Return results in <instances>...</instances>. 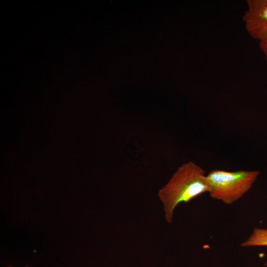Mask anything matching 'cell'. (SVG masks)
<instances>
[{"mask_svg": "<svg viewBox=\"0 0 267 267\" xmlns=\"http://www.w3.org/2000/svg\"><path fill=\"white\" fill-rule=\"evenodd\" d=\"M205 171L197 164L189 161L180 165L170 180L158 193L162 202L165 217L168 223L173 220L176 207L187 203L205 193L209 188Z\"/></svg>", "mask_w": 267, "mask_h": 267, "instance_id": "6da1fadb", "label": "cell"}, {"mask_svg": "<svg viewBox=\"0 0 267 267\" xmlns=\"http://www.w3.org/2000/svg\"><path fill=\"white\" fill-rule=\"evenodd\" d=\"M260 172L258 171H226L214 169L207 174L210 197L226 205L241 198L252 187Z\"/></svg>", "mask_w": 267, "mask_h": 267, "instance_id": "7a4b0ae2", "label": "cell"}, {"mask_svg": "<svg viewBox=\"0 0 267 267\" xmlns=\"http://www.w3.org/2000/svg\"><path fill=\"white\" fill-rule=\"evenodd\" d=\"M242 20L250 36L259 41L267 31V0H247Z\"/></svg>", "mask_w": 267, "mask_h": 267, "instance_id": "3957f363", "label": "cell"}, {"mask_svg": "<svg viewBox=\"0 0 267 267\" xmlns=\"http://www.w3.org/2000/svg\"><path fill=\"white\" fill-rule=\"evenodd\" d=\"M242 247L267 246V229L254 228L248 238L240 244Z\"/></svg>", "mask_w": 267, "mask_h": 267, "instance_id": "277c9868", "label": "cell"}, {"mask_svg": "<svg viewBox=\"0 0 267 267\" xmlns=\"http://www.w3.org/2000/svg\"><path fill=\"white\" fill-rule=\"evenodd\" d=\"M259 46L267 60V31L259 41Z\"/></svg>", "mask_w": 267, "mask_h": 267, "instance_id": "5b68a950", "label": "cell"}, {"mask_svg": "<svg viewBox=\"0 0 267 267\" xmlns=\"http://www.w3.org/2000/svg\"><path fill=\"white\" fill-rule=\"evenodd\" d=\"M14 267L12 265H8V266H6V267ZM30 267L29 265H27V266H24V267Z\"/></svg>", "mask_w": 267, "mask_h": 267, "instance_id": "8992f818", "label": "cell"}, {"mask_svg": "<svg viewBox=\"0 0 267 267\" xmlns=\"http://www.w3.org/2000/svg\"><path fill=\"white\" fill-rule=\"evenodd\" d=\"M265 267H267V261H266V262L265 263Z\"/></svg>", "mask_w": 267, "mask_h": 267, "instance_id": "52a82bcc", "label": "cell"}]
</instances>
